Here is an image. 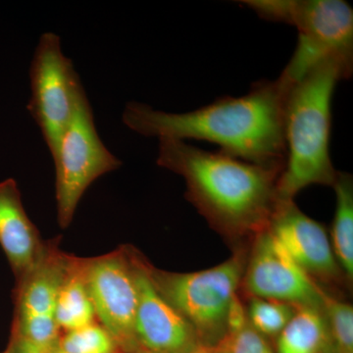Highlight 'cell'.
I'll list each match as a JSON object with an SVG mask.
<instances>
[{"mask_svg":"<svg viewBox=\"0 0 353 353\" xmlns=\"http://www.w3.org/2000/svg\"><path fill=\"white\" fill-rule=\"evenodd\" d=\"M292 87L280 76L254 83L243 97H222L187 113H166L131 102L123 122L143 136L210 141L221 152L243 161L285 167V104Z\"/></svg>","mask_w":353,"mask_h":353,"instance_id":"obj_1","label":"cell"},{"mask_svg":"<svg viewBox=\"0 0 353 353\" xmlns=\"http://www.w3.org/2000/svg\"><path fill=\"white\" fill-rule=\"evenodd\" d=\"M157 164L182 176L185 199L234 248L248 246L266 230L279 201L282 166H262L159 139Z\"/></svg>","mask_w":353,"mask_h":353,"instance_id":"obj_2","label":"cell"},{"mask_svg":"<svg viewBox=\"0 0 353 353\" xmlns=\"http://www.w3.org/2000/svg\"><path fill=\"white\" fill-rule=\"evenodd\" d=\"M353 59L322 60L292 85L285 112L287 157L278 182L280 201H294L309 185L333 187L338 171L330 157L331 102L339 81L350 78Z\"/></svg>","mask_w":353,"mask_h":353,"instance_id":"obj_3","label":"cell"},{"mask_svg":"<svg viewBox=\"0 0 353 353\" xmlns=\"http://www.w3.org/2000/svg\"><path fill=\"white\" fill-rule=\"evenodd\" d=\"M262 19L294 26L299 41L281 74L296 83L322 60L353 59V11L343 0H245Z\"/></svg>","mask_w":353,"mask_h":353,"instance_id":"obj_4","label":"cell"},{"mask_svg":"<svg viewBox=\"0 0 353 353\" xmlns=\"http://www.w3.org/2000/svg\"><path fill=\"white\" fill-rule=\"evenodd\" d=\"M248 246L236 248L229 259L206 270L176 273L148 267L154 287L192 325L201 343L218 345L226 336L228 311L241 290Z\"/></svg>","mask_w":353,"mask_h":353,"instance_id":"obj_5","label":"cell"},{"mask_svg":"<svg viewBox=\"0 0 353 353\" xmlns=\"http://www.w3.org/2000/svg\"><path fill=\"white\" fill-rule=\"evenodd\" d=\"M55 164L57 220L62 229L73 221L77 206L95 180L122 165L102 143L85 90L79 94L73 117L60 139Z\"/></svg>","mask_w":353,"mask_h":353,"instance_id":"obj_6","label":"cell"},{"mask_svg":"<svg viewBox=\"0 0 353 353\" xmlns=\"http://www.w3.org/2000/svg\"><path fill=\"white\" fill-rule=\"evenodd\" d=\"M30 77L32 97L28 109L53 157L83 90L73 63L62 53L57 34L46 32L39 39Z\"/></svg>","mask_w":353,"mask_h":353,"instance_id":"obj_7","label":"cell"},{"mask_svg":"<svg viewBox=\"0 0 353 353\" xmlns=\"http://www.w3.org/2000/svg\"><path fill=\"white\" fill-rule=\"evenodd\" d=\"M136 248L123 245L101 256L85 259V279L95 318L123 353L138 350L134 322L138 308Z\"/></svg>","mask_w":353,"mask_h":353,"instance_id":"obj_8","label":"cell"},{"mask_svg":"<svg viewBox=\"0 0 353 353\" xmlns=\"http://www.w3.org/2000/svg\"><path fill=\"white\" fill-rule=\"evenodd\" d=\"M68 259L69 254L60 250L58 239L46 241L41 259L17 282L12 329L48 352L59 347L62 336L55 309Z\"/></svg>","mask_w":353,"mask_h":353,"instance_id":"obj_9","label":"cell"},{"mask_svg":"<svg viewBox=\"0 0 353 353\" xmlns=\"http://www.w3.org/2000/svg\"><path fill=\"white\" fill-rule=\"evenodd\" d=\"M241 289L250 297L322 308L323 287L294 261L268 229L248 246Z\"/></svg>","mask_w":353,"mask_h":353,"instance_id":"obj_10","label":"cell"},{"mask_svg":"<svg viewBox=\"0 0 353 353\" xmlns=\"http://www.w3.org/2000/svg\"><path fill=\"white\" fill-rule=\"evenodd\" d=\"M267 229L320 287L347 284L326 229L304 214L294 201H279Z\"/></svg>","mask_w":353,"mask_h":353,"instance_id":"obj_11","label":"cell"},{"mask_svg":"<svg viewBox=\"0 0 353 353\" xmlns=\"http://www.w3.org/2000/svg\"><path fill=\"white\" fill-rule=\"evenodd\" d=\"M138 308L134 334L138 350L146 353H185L201 341L185 318L160 294L150 279V262L134 252Z\"/></svg>","mask_w":353,"mask_h":353,"instance_id":"obj_12","label":"cell"},{"mask_svg":"<svg viewBox=\"0 0 353 353\" xmlns=\"http://www.w3.org/2000/svg\"><path fill=\"white\" fill-rule=\"evenodd\" d=\"M0 245L17 282L32 270L46 248V241L25 211L13 179L0 183Z\"/></svg>","mask_w":353,"mask_h":353,"instance_id":"obj_13","label":"cell"},{"mask_svg":"<svg viewBox=\"0 0 353 353\" xmlns=\"http://www.w3.org/2000/svg\"><path fill=\"white\" fill-rule=\"evenodd\" d=\"M95 319L85 279V259L69 254L55 309L58 327L65 332L73 331L92 324Z\"/></svg>","mask_w":353,"mask_h":353,"instance_id":"obj_14","label":"cell"},{"mask_svg":"<svg viewBox=\"0 0 353 353\" xmlns=\"http://www.w3.org/2000/svg\"><path fill=\"white\" fill-rule=\"evenodd\" d=\"M276 353H334L322 308L301 306L276 339Z\"/></svg>","mask_w":353,"mask_h":353,"instance_id":"obj_15","label":"cell"},{"mask_svg":"<svg viewBox=\"0 0 353 353\" xmlns=\"http://www.w3.org/2000/svg\"><path fill=\"white\" fill-rule=\"evenodd\" d=\"M333 188L336 203L331 245L334 256L347 279L348 287L353 281V182L352 176L345 172L336 174Z\"/></svg>","mask_w":353,"mask_h":353,"instance_id":"obj_16","label":"cell"},{"mask_svg":"<svg viewBox=\"0 0 353 353\" xmlns=\"http://www.w3.org/2000/svg\"><path fill=\"white\" fill-rule=\"evenodd\" d=\"M296 309V306L283 301L250 297L248 305L246 304L248 324L267 340L277 339L292 319Z\"/></svg>","mask_w":353,"mask_h":353,"instance_id":"obj_17","label":"cell"},{"mask_svg":"<svg viewBox=\"0 0 353 353\" xmlns=\"http://www.w3.org/2000/svg\"><path fill=\"white\" fill-rule=\"evenodd\" d=\"M322 309L328 323L334 352H353V306L323 288Z\"/></svg>","mask_w":353,"mask_h":353,"instance_id":"obj_18","label":"cell"},{"mask_svg":"<svg viewBox=\"0 0 353 353\" xmlns=\"http://www.w3.org/2000/svg\"><path fill=\"white\" fill-rule=\"evenodd\" d=\"M59 348L66 353H122L113 336L97 322L65 332Z\"/></svg>","mask_w":353,"mask_h":353,"instance_id":"obj_19","label":"cell"},{"mask_svg":"<svg viewBox=\"0 0 353 353\" xmlns=\"http://www.w3.org/2000/svg\"><path fill=\"white\" fill-rule=\"evenodd\" d=\"M219 345L224 353H276L269 340L257 333L250 324L238 333L228 334Z\"/></svg>","mask_w":353,"mask_h":353,"instance_id":"obj_20","label":"cell"},{"mask_svg":"<svg viewBox=\"0 0 353 353\" xmlns=\"http://www.w3.org/2000/svg\"><path fill=\"white\" fill-rule=\"evenodd\" d=\"M248 325L246 305L241 301L240 294H236L230 304L227 315V334L238 333Z\"/></svg>","mask_w":353,"mask_h":353,"instance_id":"obj_21","label":"cell"},{"mask_svg":"<svg viewBox=\"0 0 353 353\" xmlns=\"http://www.w3.org/2000/svg\"><path fill=\"white\" fill-rule=\"evenodd\" d=\"M6 350L8 353H52L34 345L14 329L11 331L10 341Z\"/></svg>","mask_w":353,"mask_h":353,"instance_id":"obj_22","label":"cell"},{"mask_svg":"<svg viewBox=\"0 0 353 353\" xmlns=\"http://www.w3.org/2000/svg\"><path fill=\"white\" fill-rule=\"evenodd\" d=\"M185 353H224L219 343L215 345H204V343H199L196 347L192 348L189 352Z\"/></svg>","mask_w":353,"mask_h":353,"instance_id":"obj_23","label":"cell"},{"mask_svg":"<svg viewBox=\"0 0 353 353\" xmlns=\"http://www.w3.org/2000/svg\"><path fill=\"white\" fill-rule=\"evenodd\" d=\"M52 353H66V352H64L63 350H60L59 347H58Z\"/></svg>","mask_w":353,"mask_h":353,"instance_id":"obj_24","label":"cell"},{"mask_svg":"<svg viewBox=\"0 0 353 353\" xmlns=\"http://www.w3.org/2000/svg\"><path fill=\"white\" fill-rule=\"evenodd\" d=\"M123 353V352H122ZM126 353H146L145 352H143V350H134V352H126Z\"/></svg>","mask_w":353,"mask_h":353,"instance_id":"obj_25","label":"cell"},{"mask_svg":"<svg viewBox=\"0 0 353 353\" xmlns=\"http://www.w3.org/2000/svg\"><path fill=\"white\" fill-rule=\"evenodd\" d=\"M334 353H353V352H334Z\"/></svg>","mask_w":353,"mask_h":353,"instance_id":"obj_26","label":"cell"},{"mask_svg":"<svg viewBox=\"0 0 353 353\" xmlns=\"http://www.w3.org/2000/svg\"><path fill=\"white\" fill-rule=\"evenodd\" d=\"M1 353H8V352H7V350H6V352H1Z\"/></svg>","mask_w":353,"mask_h":353,"instance_id":"obj_27","label":"cell"}]
</instances>
